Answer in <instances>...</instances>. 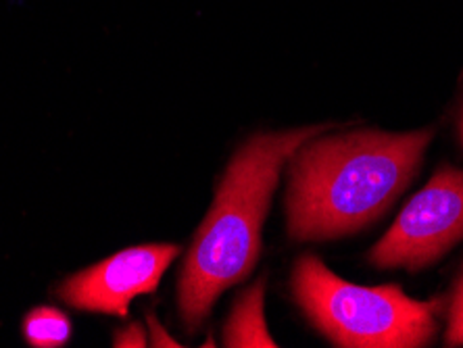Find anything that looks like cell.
Listing matches in <instances>:
<instances>
[{
	"instance_id": "cell-8",
	"label": "cell",
	"mask_w": 463,
	"mask_h": 348,
	"mask_svg": "<svg viewBox=\"0 0 463 348\" xmlns=\"http://www.w3.org/2000/svg\"><path fill=\"white\" fill-rule=\"evenodd\" d=\"M447 344L449 346L463 344V279L458 286V292H455V298L451 305V319H449Z\"/></svg>"
},
{
	"instance_id": "cell-4",
	"label": "cell",
	"mask_w": 463,
	"mask_h": 348,
	"mask_svg": "<svg viewBox=\"0 0 463 348\" xmlns=\"http://www.w3.org/2000/svg\"><path fill=\"white\" fill-rule=\"evenodd\" d=\"M463 238V169L442 167L370 252L380 269H421Z\"/></svg>"
},
{
	"instance_id": "cell-7",
	"label": "cell",
	"mask_w": 463,
	"mask_h": 348,
	"mask_svg": "<svg viewBox=\"0 0 463 348\" xmlns=\"http://www.w3.org/2000/svg\"><path fill=\"white\" fill-rule=\"evenodd\" d=\"M24 336L27 344L36 348L63 346L71 336V324L54 306H38L24 319Z\"/></svg>"
},
{
	"instance_id": "cell-5",
	"label": "cell",
	"mask_w": 463,
	"mask_h": 348,
	"mask_svg": "<svg viewBox=\"0 0 463 348\" xmlns=\"http://www.w3.org/2000/svg\"><path fill=\"white\" fill-rule=\"evenodd\" d=\"M178 252L175 244H146L121 250L67 279L59 295L78 309L126 317L129 303L156 288Z\"/></svg>"
},
{
	"instance_id": "cell-9",
	"label": "cell",
	"mask_w": 463,
	"mask_h": 348,
	"mask_svg": "<svg viewBox=\"0 0 463 348\" xmlns=\"http://www.w3.org/2000/svg\"><path fill=\"white\" fill-rule=\"evenodd\" d=\"M115 346H146V336L142 332V327L134 324L115 336Z\"/></svg>"
},
{
	"instance_id": "cell-1",
	"label": "cell",
	"mask_w": 463,
	"mask_h": 348,
	"mask_svg": "<svg viewBox=\"0 0 463 348\" xmlns=\"http://www.w3.org/2000/svg\"><path fill=\"white\" fill-rule=\"evenodd\" d=\"M432 136L361 129L305 142L290 169V236L330 240L365 228L407 188Z\"/></svg>"
},
{
	"instance_id": "cell-10",
	"label": "cell",
	"mask_w": 463,
	"mask_h": 348,
	"mask_svg": "<svg viewBox=\"0 0 463 348\" xmlns=\"http://www.w3.org/2000/svg\"><path fill=\"white\" fill-rule=\"evenodd\" d=\"M148 324H151V332H153V336H151L153 346H174V348L180 346L172 336H167V334L163 332V327L156 324L155 317H148Z\"/></svg>"
},
{
	"instance_id": "cell-11",
	"label": "cell",
	"mask_w": 463,
	"mask_h": 348,
	"mask_svg": "<svg viewBox=\"0 0 463 348\" xmlns=\"http://www.w3.org/2000/svg\"><path fill=\"white\" fill-rule=\"evenodd\" d=\"M461 140H463V124H461Z\"/></svg>"
},
{
	"instance_id": "cell-3",
	"label": "cell",
	"mask_w": 463,
	"mask_h": 348,
	"mask_svg": "<svg viewBox=\"0 0 463 348\" xmlns=\"http://www.w3.org/2000/svg\"><path fill=\"white\" fill-rule=\"evenodd\" d=\"M295 295L311 322L338 346L415 348L437 334V303L413 300L399 286L349 284L313 255L298 259Z\"/></svg>"
},
{
	"instance_id": "cell-2",
	"label": "cell",
	"mask_w": 463,
	"mask_h": 348,
	"mask_svg": "<svg viewBox=\"0 0 463 348\" xmlns=\"http://www.w3.org/2000/svg\"><path fill=\"white\" fill-rule=\"evenodd\" d=\"M328 126L259 134L230 163L207 220L199 228L178 284L180 317L194 330L230 286L253 271L261 225L284 163Z\"/></svg>"
},
{
	"instance_id": "cell-6",
	"label": "cell",
	"mask_w": 463,
	"mask_h": 348,
	"mask_svg": "<svg viewBox=\"0 0 463 348\" xmlns=\"http://www.w3.org/2000/svg\"><path fill=\"white\" fill-rule=\"evenodd\" d=\"M263 290L265 282L261 279L236 303L223 336L226 346H276L263 319Z\"/></svg>"
}]
</instances>
